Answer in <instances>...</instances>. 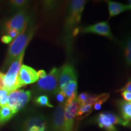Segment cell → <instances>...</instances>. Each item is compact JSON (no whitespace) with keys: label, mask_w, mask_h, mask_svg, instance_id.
I'll return each instance as SVG.
<instances>
[{"label":"cell","mask_w":131,"mask_h":131,"mask_svg":"<svg viewBox=\"0 0 131 131\" xmlns=\"http://www.w3.org/2000/svg\"><path fill=\"white\" fill-rule=\"evenodd\" d=\"M86 1L83 0H73L69 3L64 24V42L69 53L71 52L73 38L79 33L78 27L81 18Z\"/></svg>","instance_id":"1"},{"label":"cell","mask_w":131,"mask_h":131,"mask_svg":"<svg viewBox=\"0 0 131 131\" xmlns=\"http://www.w3.org/2000/svg\"><path fill=\"white\" fill-rule=\"evenodd\" d=\"M34 33L35 29L34 27H27L23 32L13 40L8 49L4 68H7L9 66V65L11 64L14 60L17 58L21 53H24L26 47L32 38Z\"/></svg>","instance_id":"2"},{"label":"cell","mask_w":131,"mask_h":131,"mask_svg":"<svg viewBox=\"0 0 131 131\" xmlns=\"http://www.w3.org/2000/svg\"><path fill=\"white\" fill-rule=\"evenodd\" d=\"M60 68H53L45 77L40 78L38 81L37 87L40 92L56 94L59 90V76Z\"/></svg>","instance_id":"3"},{"label":"cell","mask_w":131,"mask_h":131,"mask_svg":"<svg viewBox=\"0 0 131 131\" xmlns=\"http://www.w3.org/2000/svg\"><path fill=\"white\" fill-rule=\"evenodd\" d=\"M24 55V52L14 60V61L11 63L7 73L4 75L5 87L9 93L19 89L18 86V76L22 66Z\"/></svg>","instance_id":"4"},{"label":"cell","mask_w":131,"mask_h":131,"mask_svg":"<svg viewBox=\"0 0 131 131\" xmlns=\"http://www.w3.org/2000/svg\"><path fill=\"white\" fill-rule=\"evenodd\" d=\"M96 121L99 127L106 131H117L114 126L115 124H120L124 126H127L130 124L129 122L111 112L101 113L98 115Z\"/></svg>","instance_id":"5"},{"label":"cell","mask_w":131,"mask_h":131,"mask_svg":"<svg viewBox=\"0 0 131 131\" xmlns=\"http://www.w3.org/2000/svg\"><path fill=\"white\" fill-rule=\"evenodd\" d=\"M31 95L32 94L29 91L15 90L9 94L8 106L15 114L28 103L30 100Z\"/></svg>","instance_id":"6"},{"label":"cell","mask_w":131,"mask_h":131,"mask_svg":"<svg viewBox=\"0 0 131 131\" xmlns=\"http://www.w3.org/2000/svg\"><path fill=\"white\" fill-rule=\"evenodd\" d=\"M80 31L84 34H97L107 37L112 40H114V38L111 32L110 26L106 21L97 23L92 25L84 26L80 29Z\"/></svg>","instance_id":"7"},{"label":"cell","mask_w":131,"mask_h":131,"mask_svg":"<svg viewBox=\"0 0 131 131\" xmlns=\"http://www.w3.org/2000/svg\"><path fill=\"white\" fill-rule=\"evenodd\" d=\"M37 72L27 65H22L18 76V88L26 85L32 84L38 80Z\"/></svg>","instance_id":"8"},{"label":"cell","mask_w":131,"mask_h":131,"mask_svg":"<svg viewBox=\"0 0 131 131\" xmlns=\"http://www.w3.org/2000/svg\"><path fill=\"white\" fill-rule=\"evenodd\" d=\"M28 16L24 10L19 11L10 20L6 23V27L8 29H14L21 34L26 30L28 23Z\"/></svg>","instance_id":"9"},{"label":"cell","mask_w":131,"mask_h":131,"mask_svg":"<svg viewBox=\"0 0 131 131\" xmlns=\"http://www.w3.org/2000/svg\"><path fill=\"white\" fill-rule=\"evenodd\" d=\"M77 99L69 104H64V127L65 131H73L74 118L78 109Z\"/></svg>","instance_id":"10"},{"label":"cell","mask_w":131,"mask_h":131,"mask_svg":"<svg viewBox=\"0 0 131 131\" xmlns=\"http://www.w3.org/2000/svg\"><path fill=\"white\" fill-rule=\"evenodd\" d=\"M77 80V74L73 66L66 64L60 68L59 76V90H61L72 81Z\"/></svg>","instance_id":"11"},{"label":"cell","mask_w":131,"mask_h":131,"mask_svg":"<svg viewBox=\"0 0 131 131\" xmlns=\"http://www.w3.org/2000/svg\"><path fill=\"white\" fill-rule=\"evenodd\" d=\"M53 129L54 131H65L64 106L59 104L53 114Z\"/></svg>","instance_id":"12"},{"label":"cell","mask_w":131,"mask_h":131,"mask_svg":"<svg viewBox=\"0 0 131 131\" xmlns=\"http://www.w3.org/2000/svg\"><path fill=\"white\" fill-rule=\"evenodd\" d=\"M63 94L64 95L66 98H67L64 104H69L72 101L77 99V80L69 82L66 84L63 89L60 90Z\"/></svg>","instance_id":"13"},{"label":"cell","mask_w":131,"mask_h":131,"mask_svg":"<svg viewBox=\"0 0 131 131\" xmlns=\"http://www.w3.org/2000/svg\"><path fill=\"white\" fill-rule=\"evenodd\" d=\"M32 126H38L40 127H46V122L45 116L42 115H36L32 116L26 120L23 124V129L28 131Z\"/></svg>","instance_id":"14"},{"label":"cell","mask_w":131,"mask_h":131,"mask_svg":"<svg viewBox=\"0 0 131 131\" xmlns=\"http://www.w3.org/2000/svg\"><path fill=\"white\" fill-rule=\"evenodd\" d=\"M106 2L108 6L109 18L114 17L127 10H129V5L122 4V3L109 1V0L106 1Z\"/></svg>","instance_id":"15"},{"label":"cell","mask_w":131,"mask_h":131,"mask_svg":"<svg viewBox=\"0 0 131 131\" xmlns=\"http://www.w3.org/2000/svg\"><path fill=\"white\" fill-rule=\"evenodd\" d=\"M117 105L122 118L124 121L130 123V121H131V103L119 100L117 101Z\"/></svg>","instance_id":"16"},{"label":"cell","mask_w":131,"mask_h":131,"mask_svg":"<svg viewBox=\"0 0 131 131\" xmlns=\"http://www.w3.org/2000/svg\"><path fill=\"white\" fill-rule=\"evenodd\" d=\"M124 56L126 64L131 67V35L127 37L124 42Z\"/></svg>","instance_id":"17"},{"label":"cell","mask_w":131,"mask_h":131,"mask_svg":"<svg viewBox=\"0 0 131 131\" xmlns=\"http://www.w3.org/2000/svg\"><path fill=\"white\" fill-rule=\"evenodd\" d=\"M14 115L15 113L9 106L0 107V123L7 122Z\"/></svg>","instance_id":"18"},{"label":"cell","mask_w":131,"mask_h":131,"mask_svg":"<svg viewBox=\"0 0 131 131\" xmlns=\"http://www.w3.org/2000/svg\"><path fill=\"white\" fill-rule=\"evenodd\" d=\"M35 102L37 104L41 106L53 107V106L49 101V98L46 95H41L35 98Z\"/></svg>","instance_id":"19"},{"label":"cell","mask_w":131,"mask_h":131,"mask_svg":"<svg viewBox=\"0 0 131 131\" xmlns=\"http://www.w3.org/2000/svg\"><path fill=\"white\" fill-rule=\"evenodd\" d=\"M109 97V94H100V96L99 99H98L97 101H96L94 104V110H96V111L100 110L101 106H102V104L107 100Z\"/></svg>","instance_id":"20"},{"label":"cell","mask_w":131,"mask_h":131,"mask_svg":"<svg viewBox=\"0 0 131 131\" xmlns=\"http://www.w3.org/2000/svg\"><path fill=\"white\" fill-rule=\"evenodd\" d=\"M93 104H87L85 105L81 106L80 107H78L77 111L76 113V116L77 117H80L81 116H83L85 114H89V112H91L92 107Z\"/></svg>","instance_id":"21"},{"label":"cell","mask_w":131,"mask_h":131,"mask_svg":"<svg viewBox=\"0 0 131 131\" xmlns=\"http://www.w3.org/2000/svg\"><path fill=\"white\" fill-rule=\"evenodd\" d=\"M55 98L57 101L60 103V104H63L64 103H65L66 102V96L61 91H58L55 94Z\"/></svg>","instance_id":"22"},{"label":"cell","mask_w":131,"mask_h":131,"mask_svg":"<svg viewBox=\"0 0 131 131\" xmlns=\"http://www.w3.org/2000/svg\"><path fill=\"white\" fill-rule=\"evenodd\" d=\"M121 95H122V97L123 98L125 101L131 103V94L130 92L126 91H122Z\"/></svg>","instance_id":"23"},{"label":"cell","mask_w":131,"mask_h":131,"mask_svg":"<svg viewBox=\"0 0 131 131\" xmlns=\"http://www.w3.org/2000/svg\"><path fill=\"white\" fill-rule=\"evenodd\" d=\"M7 34H8V35H9L10 37L12 38L13 40H14V39L16 37H18V36L20 34L18 31L15 30V29H8Z\"/></svg>","instance_id":"24"},{"label":"cell","mask_w":131,"mask_h":131,"mask_svg":"<svg viewBox=\"0 0 131 131\" xmlns=\"http://www.w3.org/2000/svg\"><path fill=\"white\" fill-rule=\"evenodd\" d=\"M8 98L9 95H6L0 98V107L8 106Z\"/></svg>","instance_id":"25"},{"label":"cell","mask_w":131,"mask_h":131,"mask_svg":"<svg viewBox=\"0 0 131 131\" xmlns=\"http://www.w3.org/2000/svg\"><path fill=\"white\" fill-rule=\"evenodd\" d=\"M10 3L15 7H20L26 4V1L24 0H14V1H11Z\"/></svg>","instance_id":"26"},{"label":"cell","mask_w":131,"mask_h":131,"mask_svg":"<svg viewBox=\"0 0 131 131\" xmlns=\"http://www.w3.org/2000/svg\"><path fill=\"white\" fill-rule=\"evenodd\" d=\"M4 75L5 74L0 72V91L6 90L4 84ZM6 91H7V90H6Z\"/></svg>","instance_id":"27"},{"label":"cell","mask_w":131,"mask_h":131,"mask_svg":"<svg viewBox=\"0 0 131 131\" xmlns=\"http://www.w3.org/2000/svg\"><path fill=\"white\" fill-rule=\"evenodd\" d=\"M120 91H126L127 92H130L131 94V79L130 78L128 80V81H127L126 84H125V86H124L123 88L120 90Z\"/></svg>","instance_id":"28"},{"label":"cell","mask_w":131,"mask_h":131,"mask_svg":"<svg viewBox=\"0 0 131 131\" xmlns=\"http://www.w3.org/2000/svg\"><path fill=\"white\" fill-rule=\"evenodd\" d=\"M1 40L3 43L9 44L10 42L12 41L13 39L11 37H10L9 35H4V36H3L2 38H1Z\"/></svg>","instance_id":"29"},{"label":"cell","mask_w":131,"mask_h":131,"mask_svg":"<svg viewBox=\"0 0 131 131\" xmlns=\"http://www.w3.org/2000/svg\"><path fill=\"white\" fill-rule=\"evenodd\" d=\"M37 75H38V78H40L45 77L47 75L46 72L45 70H40L38 72H37Z\"/></svg>","instance_id":"30"},{"label":"cell","mask_w":131,"mask_h":131,"mask_svg":"<svg viewBox=\"0 0 131 131\" xmlns=\"http://www.w3.org/2000/svg\"><path fill=\"white\" fill-rule=\"evenodd\" d=\"M10 93L9 92L6 91V90H2V91H0V98L2 97L3 96L6 95H9Z\"/></svg>","instance_id":"31"},{"label":"cell","mask_w":131,"mask_h":131,"mask_svg":"<svg viewBox=\"0 0 131 131\" xmlns=\"http://www.w3.org/2000/svg\"><path fill=\"white\" fill-rule=\"evenodd\" d=\"M129 10H131V0H129Z\"/></svg>","instance_id":"32"}]
</instances>
